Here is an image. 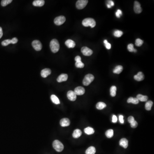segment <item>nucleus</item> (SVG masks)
Here are the masks:
<instances>
[{
	"instance_id": "nucleus-29",
	"label": "nucleus",
	"mask_w": 154,
	"mask_h": 154,
	"mask_svg": "<svg viewBox=\"0 0 154 154\" xmlns=\"http://www.w3.org/2000/svg\"><path fill=\"white\" fill-rule=\"evenodd\" d=\"M116 87L114 86H112L110 89V93L111 96L115 97L116 95Z\"/></svg>"
},
{
	"instance_id": "nucleus-10",
	"label": "nucleus",
	"mask_w": 154,
	"mask_h": 154,
	"mask_svg": "<svg viewBox=\"0 0 154 154\" xmlns=\"http://www.w3.org/2000/svg\"><path fill=\"white\" fill-rule=\"evenodd\" d=\"M67 96L68 99L71 101H74L77 98V95H76L74 92L72 90H70L68 92Z\"/></svg>"
},
{
	"instance_id": "nucleus-41",
	"label": "nucleus",
	"mask_w": 154,
	"mask_h": 154,
	"mask_svg": "<svg viewBox=\"0 0 154 154\" xmlns=\"http://www.w3.org/2000/svg\"><path fill=\"white\" fill-rule=\"evenodd\" d=\"M123 115H120L119 116V120L120 121V123L122 124H123L124 123V119H123Z\"/></svg>"
},
{
	"instance_id": "nucleus-36",
	"label": "nucleus",
	"mask_w": 154,
	"mask_h": 154,
	"mask_svg": "<svg viewBox=\"0 0 154 154\" xmlns=\"http://www.w3.org/2000/svg\"><path fill=\"white\" fill-rule=\"evenodd\" d=\"M104 44H105V46L106 47V48L107 49H110L111 48V45L110 43H108L107 41V40H105L104 41Z\"/></svg>"
},
{
	"instance_id": "nucleus-19",
	"label": "nucleus",
	"mask_w": 154,
	"mask_h": 154,
	"mask_svg": "<svg viewBox=\"0 0 154 154\" xmlns=\"http://www.w3.org/2000/svg\"><path fill=\"white\" fill-rule=\"evenodd\" d=\"M81 135H82V131L81 130L79 129H76L74 131L72 134V136L74 138H78L81 137Z\"/></svg>"
},
{
	"instance_id": "nucleus-2",
	"label": "nucleus",
	"mask_w": 154,
	"mask_h": 154,
	"mask_svg": "<svg viewBox=\"0 0 154 154\" xmlns=\"http://www.w3.org/2000/svg\"><path fill=\"white\" fill-rule=\"evenodd\" d=\"M82 25L84 27L90 26L91 28H93L95 27L96 22L93 18H86L83 21Z\"/></svg>"
},
{
	"instance_id": "nucleus-16",
	"label": "nucleus",
	"mask_w": 154,
	"mask_h": 154,
	"mask_svg": "<svg viewBox=\"0 0 154 154\" xmlns=\"http://www.w3.org/2000/svg\"><path fill=\"white\" fill-rule=\"evenodd\" d=\"M65 44L69 48H74L75 46V43L71 39H68L65 42Z\"/></svg>"
},
{
	"instance_id": "nucleus-27",
	"label": "nucleus",
	"mask_w": 154,
	"mask_h": 154,
	"mask_svg": "<svg viewBox=\"0 0 154 154\" xmlns=\"http://www.w3.org/2000/svg\"><path fill=\"white\" fill-rule=\"evenodd\" d=\"M153 103L151 101H149L146 102L145 104V108L147 111H150L151 110V107L152 106Z\"/></svg>"
},
{
	"instance_id": "nucleus-40",
	"label": "nucleus",
	"mask_w": 154,
	"mask_h": 154,
	"mask_svg": "<svg viewBox=\"0 0 154 154\" xmlns=\"http://www.w3.org/2000/svg\"><path fill=\"white\" fill-rule=\"evenodd\" d=\"M11 40V43L13 44H16L18 42V39H17V38H16V37L13 38Z\"/></svg>"
},
{
	"instance_id": "nucleus-43",
	"label": "nucleus",
	"mask_w": 154,
	"mask_h": 154,
	"mask_svg": "<svg viewBox=\"0 0 154 154\" xmlns=\"http://www.w3.org/2000/svg\"><path fill=\"white\" fill-rule=\"evenodd\" d=\"M81 58L79 56H77L75 58V60L76 62L81 61Z\"/></svg>"
},
{
	"instance_id": "nucleus-26",
	"label": "nucleus",
	"mask_w": 154,
	"mask_h": 154,
	"mask_svg": "<svg viewBox=\"0 0 154 154\" xmlns=\"http://www.w3.org/2000/svg\"><path fill=\"white\" fill-rule=\"evenodd\" d=\"M106 107V104L102 102H99L96 105V108L98 110H102Z\"/></svg>"
},
{
	"instance_id": "nucleus-32",
	"label": "nucleus",
	"mask_w": 154,
	"mask_h": 154,
	"mask_svg": "<svg viewBox=\"0 0 154 154\" xmlns=\"http://www.w3.org/2000/svg\"><path fill=\"white\" fill-rule=\"evenodd\" d=\"M75 66L77 68H83L84 67V64L81 62V61L76 62Z\"/></svg>"
},
{
	"instance_id": "nucleus-33",
	"label": "nucleus",
	"mask_w": 154,
	"mask_h": 154,
	"mask_svg": "<svg viewBox=\"0 0 154 154\" xmlns=\"http://www.w3.org/2000/svg\"><path fill=\"white\" fill-rule=\"evenodd\" d=\"M114 36L116 37H120L123 35V32L122 31L116 30L114 32Z\"/></svg>"
},
{
	"instance_id": "nucleus-15",
	"label": "nucleus",
	"mask_w": 154,
	"mask_h": 154,
	"mask_svg": "<svg viewBox=\"0 0 154 154\" xmlns=\"http://www.w3.org/2000/svg\"><path fill=\"white\" fill-rule=\"evenodd\" d=\"M134 79L137 81H142L144 79V75L142 72H139L137 74L134 76Z\"/></svg>"
},
{
	"instance_id": "nucleus-4",
	"label": "nucleus",
	"mask_w": 154,
	"mask_h": 154,
	"mask_svg": "<svg viewBox=\"0 0 154 154\" xmlns=\"http://www.w3.org/2000/svg\"><path fill=\"white\" fill-rule=\"evenodd\" d=\"M94 77L93 74H89L85 76L83 81V84L84 86H87L94 80Z\"/></svg>"
},
{
	"instance_id": "nucleus-34",
	"label": "nucleus",
	"mask_w": 154,
	"mask_h": 154,
	"mask_svg": "<svg viewBox=\"0 0 154 154\" xmlns=\"http://www.w3.org/2000/svg\"><path fill=\"white\" fill-rule=\"evenodd\" d=\"M144 43V41L140 39H137L135 41V45L137 46L140 47Z\"/></svg>"
},
{
	"instance_id": "nucleus-8",
	"label": "nucleus",
	"mask_w": 154,
	"mask_h": 154,
	"mask_svg": "<svg viewBox=\"0 0 154 154\" xmlns=\"http://www.w3.org/2000/svg\"><path fill=\"white\" fill-rule=\"evenodd\" d=\"M81 52L86 56H90L93 54V51L87 47H83L81 49Z\"/></svg>"
},
{
	"instance_id": "nucleus-14",
	"label": "nucleus",
	"mask_w": 154,
	"mask_h": 154,
	"mask_svg": "<svg viewBox=\"0 0 154 154\" xmlns=\"http://www.w3.org/2000/svg\"><path fill=\"white\" fill-rule=\"evenodd\" d=\"M51 69H45L42 70V71L41 72V75L42 76V77L43 78H46L47 76L49 75L50 74H51Z\"/></svg>"
},
{
	"instance_id": "nucleus-42",
	"label": "nucleus",
	"mask_w": 154,
	"mask_h": 154,
	"mask_svg": "<svg viewBox=\"0 0 154 154\" xmlns=\"http://www.w3.org/2000/svg\"><path fill=\"white\" fill-rule=\"evenodd\" d=\"M117 121V118L116 116L113 115L112 117V122L113 123H116Z\"/></svg>"
},
{
	"instance_id": "nucleus-6",
	"label": "nucleus",
	"mask_w": 154,
	"mask_h": 154,
	"mask_svg": "<svg viewBox=\"0 0 154 154\" xmlns=\"http://www.w3.org/2000/svg\"><path fill=\"white\" fill-rule=\"evenodd\" d=\"M65 18L64 16H59L58 17H56L54 19V22L55 25H63L64 22H65Z\"/></svg>"
},
{
	"instance_id": "nucleus-39",
	"label": "nucleus",
	"mask_w": 154,
	"mask_h": 154,
	"mask_svg": "<svg viewBox=\"0 0 154 154\" xmlns=\"http://www.w3.org/2000/svg\"><path fill=\"white\" fill-rule=\"evenodd\" d=\"M128 122L131 124V123H132L135 121V118L133 116H130L128 118Z\"/></svg>"
},
{
	"instance_id": "nucleus-5",
	"label": "nucleus",
	"mask_w": 154,
	"mask_h": 154,
	"mask_svg": "<svg viewBox=\"0 0 154 154\" xmlns=\"http://www.w3.org/2000/svg\"><path fill=\"white\" fill-rule=\"evenodd\" d=\"M88 2L87 0H79L76 4V6L78 9H84Z\"/></svg>"
},
{
	"instance_id": "nucleus-7",
	"label": "nucleus",
	"mask_w": 154,
	"mask_h": 154,
	"mask_svg": "<svg viewBox=\"0 0 154 154\" xmlns=\"http://www.w3.org/2000/svg\"><path fill=\"white\" fill-rule=\"evenodd\" d=\"M32 45L34 49L37 51H40L42 48V45L39 41L37 40H34L32 43Z\"/></svg>"
},
{
	"instance_id": "nucleus-37",
	"label": "nucleus",
	"mask_w": 154,
	"mask_h": 154,
	"mask_svg": "<svg viewBox=\"0 0 154 154\" xmlns=\"http://www.w3.org/2000/svg\"><path fill=\"white\" fill-rule=\"evenodd\" d=\"M131 128H136L137 127V125H138V123H137V122L135 120L133 122H132V123H131Z\"/></svg>"
},
{
	"instance_id": "nucleus-25",
	"label": "nucleus",
	"mask_w": 154,
	"mask_h": 154,
	"mask_svg": "<svg viewBox=\"0 0 154 154\" xmlns=\"http://www.w3.org/2000/svg\"><path fill=\"white\" fill-rule=\"evenodd\" d=\"M139 101L137 99V98H133V97H130L127 100V102L128 103H131L134 104H137L139 103Z\"/></svg>"
},
{
	"instance_id": "nucleus-20",
	"label": "nucleus",
	"mask_w": 154,
	"mask_h": 154,
	"mask_svg": "<svg viewBox=\"0 0 154 154\" xmlns=\"http://www.w3.org/2000/svg\"><path fill=\"white\" fill-rule=\"evenodd\" d=\"M137 98L139 101L141 102H146L148 99V97L146 95H143L141 94H138L137 96Z\"/></svg>"
},
{
	"instance_id": "nucleus-30",
	"label": "nucleus",
	"mask_w": 154,
	"mask_h": 154,
	"mask_svg": "<svg viewBox=\"0 0 154 154\" xmlns=\"http://www.w3.org/2000/svg\"><path fill=\"white\" fill-rule=\"evenodd\" d=\"M128 49L130 52H136L137 50L136 49H135L134 48V45L133 44H129L128 46Z\"/></svg>"
},
{
	"instance_id": "nucleus-44",
	"label": "nucleus",
	"mask_w": 154,
	"mask_h": 154,
	"mask_svg": "<svg viewBox=\"0 0 154 154\" xmlns=\"http://www.w3.org/2000/svg\"><path fill=\"white\" fill-rule=\"evenodd\" d=\"M107 2L108 3V4L111 6V7H113L114 5V2H113L112 1H107Z\"/></svg>"
},
{
	"instance_id": "nucleus-21",
	"label": "nucleus",
	"mask_w": 154,
	"mask_h": 154,
	"mask_svg": "<svg viewBox=\"0 0 154 154\" xmlns=\"http://www.w3.org/2000/svg\"><path fill=\"white\" fill-rule=\"evenodd\" d=\"M84 131L85 132V134H86L88 135H92L95 132L94 129L90 127H88L85 128L84 130Z\"/></svg>"
},
{
	"instance_id": "nucleus-24",
	"label": "nucleus",
	"mask_w": 154,
	"mask_h": 154,
	"mask_svg": "<svg viewBox=\"0 0 154 154\" xmlns=\"http://www.w3.org/2000/svg\"><path fill=\"white\" fill-rule=\"evenodd\" d=\"M123 70V67L122 65H117L115 67L113 71V72L115 74H119Z\"/></svg>"
},
{
	"instance_id": "nucleus-9",
	"label": "nucleus",
	"mask_w": 154,
	"mask_h": 154,
	"mask_svg": "<svg viewBox=\"0 0 154 154\" xmlns=\"http://www.w3.org/2000/svg\"><path fill=\"white\" fill-rule=\"evenodd\" d=\"M134 9L135 11V13H141L142 11V9L141 8V5L140 3L137 1H135L134 3Z\"/></svg>"
},
{
	"instance_id": "nucleus-17",
	"label": "nucleus",
	"mask_w": 154,
	"mask_h": 154,
	"mask_svg": "<svg viewBox=\"0 0 154 154\" xmlns=\"http://www.w3.org/2000/svg\"><path fill=\"white\" fill-rule=\"evenodd\" d=\"M45 4L44 0H35L33 2V5L35 7H42Z\"/></svg>"
},
{
	"instance_id": "nucleus-45",
	"label": "nucleus",
	"mask_w": 154,
	"mask_h": 154,
	"mask_svg": "<svg viewBox=\"0 0 154 154\" xmlns=\"http://www.w3.org/2000/svg\"><path fill=\"white\" fill-rule=\"evenodd\" d=\"M3 30H2V29L1 27H0V39L2 38V36H3Z\"/></svg>"
},
{
	"instance_id": "nucleus-28",
	"label": "nucleus",
	"mask_w": 154,
	"mask_h": 154,
	"mask_svg": "<svg viewBox=\"0 0 154 154\" xmlns=\"http://www.w3.org/2000/svg\"><path fill=\"white\" fill-rule=\"evenodd\" d=\"M114 131L113 130L109 129L107 131H106L105 132V135L106 137L108 138H111L114 136Z\"/></svg>"
},
{
	"instance_id": "nucleus-3",
	"label": "nucleus",
	"mask_w": 154,
	"mask_h": 154,
	"mask_svg": "<svg viewBox=\"0 0 154 154\" xmlns=\"http://www.w3.org/2000/svg\"><path fill=\"white\" fill-rule=\"evenodd\" d=\"M53 146L54 149L58 152H61L64 149L63 145L58 140H55L53 142Z\"/></svg>"
},
{
	"instance_id": "nucleus-11",
	"label": "nucleus",
	"mask_w": 154,
	"mask_h": 154,
	"mask_svg": "<svg viewBox=\"0 0 154 154\" xmlns=\"http://www.w3.org/2000/svg\"><path fill=\"white\" fill-rule=\"evenodd\" d=\"M74 93L76 95H82L85 93V89L82 86H78L74 89Z\"/></svg>"
},
{
	"instance_id": "nucleus-23",
	"label": "nucleus",
	"mask_w": 154,
	"mask_h": 154,
	"mask_svg": "<svg viewBox=\"0 0 154 154\" xmlns=\"http://www.w3.org/2000/svg\"><path fill=\"white\" fill-rule=\"evenodd\" d=\"M51 99L52 102L56 105H59L60 104V101L59 100V98L54 95H51Z\"/></svg>"
},
{
	"instance_id": "nucleus-13",
	"label": "nucleus",
	"mask_w": 154,
	"mask_h": 154,
	"mask_svg": "<svg viewBox=\"0 0 154 154\" xmlns=\"http://www.w3.org/2000/svg\"><path fill=\"white\" fill-rule=\"evenodd\" d=\"M68 76L66 74H62L59 75L57 79V81L58 82L60 83L63 81H67L68 79Z\"/></svg>"
},
{
	"instance_id": "nucleus-12",
	"label": "nucleus",
	"mask_w": 154,
	"mask_h": 154,
	"mask_svg": "<svg viewBox=\"0 0 154 154\" xmlns=\"http://www.w3.org/2000/svg\"><path fill=\"white\" fill-rule=\"evenodd\" d=\"M60 125L62 127L68 126L70 124V121L69 119L67 118H63L60 121Z\"/></svg>"
},
{
	"instance_id": "nucleus-35",
	"label": "nucleus",
	"mask_w": 154,
	"mask_h": 154,
	"mask_svg": "<svg viewBox=\"0 0 154 154\" xmlns=\"http://www.w3.org/2000/svg\"><path fill=\"white\" fill-rule=\"evenodd\" d=\"M11 43V39H6L3 41L2 42V44L4 46H6Z\"/></svg>"
},
{
	"instance_id": "nucleus-18",
	"label": "nucleus",
	"mask_w": 154,
	"mask_h": 154,
	"mask_svg": "<svg viewBox=\"0 0 154 154\" xmlns=\"http://www.w3.org/2000/svg\"><path fill=\"white\" fill-rule=\"evenodd\" d=\"M128 140L126 138H122L119 141V145L120 146H122L125 149H126L128 146Z\"/></svg>"
},
{
	"instance_id": "nucleus-38",
	"label": "nucleus",
	"mask_w": 154,
	"mask_h": 154,
	"mask_svg": "<svg viewBox=\"0 0 154 154\" xmlns=\"http://www.w3.org/2000/svg\"><path fill=\"white\" fill-rule=\"evenodd\" d=\"M121 15H122V12L120 9H118L116 13V16L117 18H120Z\"/></svg>"
},
{
	"instance_id": "nucleus-22",
	"label": "nucleus",
	"mask_w": 154,
	"mask_h": 154,
	"mask_svg": "<svg viewBox=\"0 0 154 154\" xmlns=\"http://www.w3.org/2000/svg\"><path fill=\"white\" fill-rule=\"evenodd\" d=\"M96 152V149L94 146H90L86 151V154H95Z\"/></svg>"
},
{
	"instance_id": "nucleus-46",
	"label": "nucleus",
	"mask_w": 154,
	"mask_h": 154,
	"mask_svg": "<svg viewBox=\"0 0 154 154\" xmlns=\"http://www.w3.org/2000/svg\"><path fill=\"white\" fill-rule=\"evenodd\" d=\"M107 7H108V8H111V6L110 5H109V4H107Z\"/></svg>"
},
{
	"instance_id": "nucleus-1",
	"label": "nucleus",
	"mask_w": 154,
	"mask_h": 154,
	"mask_svg": "<svg viewBox=\"0 0 154 154\" xmlns=\"http://www.w3.org/2000/svg\"><path fill=\"white\" fill-rule=\"evenodd\" d=\"M50 47L52 52L55 53L58 52L60 49V44L58 40L53 39L51 41L50 44Z\"/></svg>"
},
{
	"instance_id": "nucleus-31",
	"label": "nucleus",
	"mask_w": 154,
	"mask_h": 154,
	"mask_svg": "<svg viewBox=\"0 0 154 154\" xmlns=\"http://www.w3.org/2000/svg\"><path fill=\"white\" fill-rule=\"evenodd\" d=\"M12 2V0H2L1 2V4L3 7H5L8 4L11 3Z\"/></svg>"
}]
</instances>
